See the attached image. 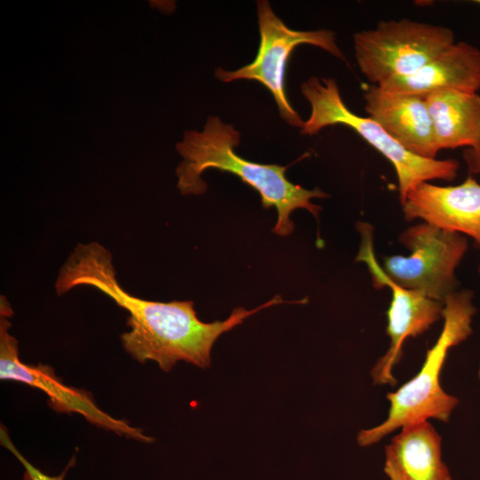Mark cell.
I'll use <instances>...</instances> for the list:
<instances>
[{"label": "cell", "instance_id": "e0dca14e", "mask_svg": "<svg viewBox=\"0 0 480 480\" xmlns=\"http://www.w3.org/2000/svg\"><path fill=\"white\" fill-rule=\"evenodd\" d=\"M476 4H480V0L474 1Z\"/></svg>", "mask_w": 480, "mask_h": 480}, {"label": "cell", "instance_id": "52a82bcc", "mask_svg": "<svg viewBox=\"0 0 480 480\" xmlns=\"http://www.w3.org/2000/svg\"><path fill=\"white\" fill-rule=\"evenodd\" d=\"M398 241L409 254L385 257L386 276L406 289L444 303L458 290L456 269L468 250L466 237L420 222L404 230Z\"/></svg>", "mask_w": 480, "mask_h": 480}, {"label": "cell", "instance_id": "9c48e42d", "mask_svg": "<svg viewBox=\"0 0 480 480\" xmlns=\"http://www.w3.org/2000/svg\"><path fill=\"white\" fill-rule=\"evenodd\" d=\"M12 315L11 305L4 296L0 298V379L28 384L44 391L52 408L60 412H77L91 423L112 430L135 440L153 442L141 429L130 426L124 420H116L101 411L90 393L65 385L54 374L52 368L26 364L19 358L18 340L9 333Z\"/></svg>", "mask_w": 480, "mask_h": 480}, {"label": "cell", "instance_id": "7c38bea8", "mask_svg": "<svg viewBox=\"0 0 480 480\" xmlns=\"http://www.w3.org/2000/svg\"><path fill=\"white\" fill-rule=\"evenodd\" d=\"M377 86L388 92L422 97L442 90L477 93L480 50L466 42L454 43L415 73Z\"/></svg>", "mask_w": 480, "mask_h": 480}, {"label": "cell", "instance_id": "3957f363", "mask_svg": "<svg viewBox=\"0 0 480 480\" xmlns=\"http://www.w3.org/2000/svg\"><path fill=\"white\" fill-rule=\"evenodd\" d=\"M473 298L471 290L463 289L453 292L445 299L439 337L428 349L419 372L396 391L387 394L389 408L386 419L358 432L356 443L359 446H372L411 424L429 420L449 421L459 399L444 389L441 373L449 351L473 332L472 321L476 313Z\"/></svg>", "mask_w": 480, "mask_h": 480}, {"label": "cell", "instance_id": "30bf717a", "mask_svg": "<svg viewBox=\"0 0 480 480\" xmlns=\"http://www.w3.org/2000/svg\"><path fill=\"white\" fill-rule=\"evenodd\" d=\"M406 220L469 236L480 247V184L472 176L455 186L422 182L403 202Z\"/></svg>", "mask_w": 480, "mask_h": 480}, {"label": "cell", "instance_id": "7a4b0ae2", "mask_svg": "<svg viewBox=\"0 0 480 480\" xmlns=\"http://www.w3.org/2000/svg\"><path fill=\"white\" fill-rule=\"evenodd\" d=\"M240 132L232 124L218 116H209L202 132L187 131L176 149L183 161L178 165L177 187L182 195H202L207 185L201 178L207 169H217L237 176L260 196L264 209L275 207L277 220L272 232L279 236L292 233L294 224L291 213L306 209L318 219L321 206L311 202L328 195L319 188L307 189L290 181L285 172L288 166L266 164L245 159L235 151L240 144Z\"/></svg>", "mask_w": 480, "mask_h": 480}, {"label": "cell", "instance_id": "ac0fdd59", "mask_svg": "<svg viewBox=\"0 0 480 480\" xmlns=\"http://www.w3.org/2000/svg\"><path fill=\"white\" fill-rule=\"evenodd\" d=\"M478 376H479V380H480V367H479Z\"/></svg>", "mask_w": 480, "mask_h": 480}, {"label": "cell", "instance_id": "8992f818", "mask_svg": "<svg viewBox=\"0 0 480 480\" xmlns=\"http://www.w3.org/2000/svg\"><path fill=\"white\" fill-rule=\"evenodd\" d=\"M256 3L260 44L255 59L236 70L217 68L215 76L224 83L246 79L262 84L271 92L281 117L290 125L301 128L304 121L292 107L285 92V69L293 49L307 44L342 60H346L345 56L338 47L332 31L293 30L274 12L268 1L259 0Z\"/></svg>", "mask_w": 480, "mask_h": 480}, {"label": "cell", "instance_id": "ba28073f", "mask_svg": "<svg viewBox=\"0 0 480 480\" xmlns=\"http://www.w3.org/2000/svg\"><path fill=\"white\" fill-rule=\"evenodd\" d=\"M357 228L362 240L356 261L366 264L375 287L380 289L387 286L391 290L386 328L389 346L374 364L370 374L374 385L394 387L397 380L393 370L403 357L404 342L411 337L421 335L440 318L443 319L444 303L430 299L418 291L406 289L390 280L375 258L372 227L363 223Z\"/></svg>", "mask_w": 480, "mask_h": 480}, {"label": "cell", "instance_id": "8fae6325", "mask_svg": "<svg viewBox=\"0 0 480 480\" xmlns=\"http://www.w3.org/2000/svg\"><path fill=\"white\" fill-rule=\"evenodd\" d=\"M363 96L368 117L408 151L436 159L440 149L425 97L388 92L374 84L366 85Z\"/></svg>", "mask_w": 480, "mask_h": 480}, {"label": "cell", "instance_id": "4fadbf2b", "mask_svg": "<svg viewBox=\"0 0 480 480\" xmlns=\"http://www.w3.org/2000/svg\"><path fill=\"white\" fill-rule=\"evenodd\" d=\"M384 449L388 480H452L442 456V437L429 421L399 429Z\"/></svg>", "mask_w": 480, "mask_h": 480}, {"label": "cell", "instance_id": "d6986e66", "mask_svg": "<svg viewBox=\"0 0 480 480\" xmlns=\"http://www.w3.org/2000/svg\"><path fill=\"white\" fill-rule=\"evenodd\" d=\"M478 271H479V274H480V263H479V266H478Z\"/></svg>", "mask_w": 480, "mask_h": 480}, {"label": "cell", "instance_id": "277c9868", "mask_svg": "<svg viewBox=\"0 0 480 480\" xmlns=\"http://www.w3.org/2000/svg\"><path fill=\"white\" fill-rule=\"evenodd\" d=\"M300 91L311 108L309 117L301 127V134L314 135L324 127L335 124L354 130L393 165L401 204L408 193L422 182L452 181L457 177L460 167L457 160L417 156L399 144L378 123L353 113L344 103L334 79L311 76L302 83Z\"/></svg>", "mask_w": 480, "mask_h": 480}, {"label": "cell", "instance_id": "9a60e30c", "mask_svg": "<svg viewBox=\"0 0 480 480\" xmlns=\"http://www.w3.org/2000/svg\"><path fill=\"white\" fill-rule=\"evenodd\" d=\"M1 444L9 451H11L14 456L20 461L24 467V480H63L67 470L69 468V465L66 469L57 476H51L45 475L38 468H35L31 463H29L15 448L12 441L10 440L5 428H3L0 432Z\"/></svg>", "mask_w": 480, "mask_h": 480}, {"label": "cell", "instance_id": "5b68a950", "mask_svg": "<svg viewBox=\"0 0 480 480\" xmlns=\"http://www.w3.org/2000/svg\"><path fill=\"white\" fill-rule=\"evenodd\" d=\"M360 71L374 85L410 76L455 43L452 29L408 19L380 21L353 36Z\"/></svg>", "mask_w": 480, "mask_h": 480}, {"label": "cell", "instance_id": "2e32d148", "mask_svg": "<svg viewBox=\"0 0 480 480\" xmlns=\"http://www.w3.org/2000/svg\"><path fill=\"white\" fill-rule=\"evenodd\" d=\"M463 159L471 173H480V145L463 151Z\"/></svg>", "mask_w": 480, "mask_h": 480}, {"label": "cell", "instance_id": "6da1fadb", "mask_svg": "<svg viewBox=\"0 0 480 480\" xmlns=\"http://www.w3.org/2000/svg\"><path fill=\"white\" fill-rule=\"evenodd\" d=\"M79 285L94 287L129 312L127 325L131 330L121 335L124 348L138 362L152 360L164 372L179 361L209 367L212 346L222 333L251 315L280 304L275 296L252 310L235 308L224 321L202 322L190 300L152 301L127 292L116 279L111 253L97 242L78 244L74 248L54 287L57 294L62 295Z\"/></svg>", "mask_w": 480, "mask_h": 480}, {"label": "cell", "instance_id": "5bb4252c", "mask_svg": "<svg viewBox=\"0 0 480 480\" xmlns=\"http://www.w3.org/2000/svg\"><path fill=\"white\" fill-rule=\"evenodd\" d=\"M425 100L440 150L480 145V95L442 90Z\"/></svg>", "mask_w": 480, "mask_h": 480}]
</instances>
